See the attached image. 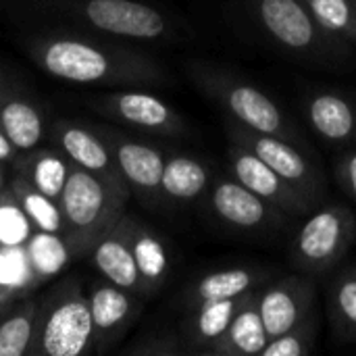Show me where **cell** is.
Wrapping results in <instances>:
<instances>
[{"label": "cell", "instance_id": "obj_1", "mask_svg": "<svg viewBox=\"0 0 356 356\" xmlns=\"http://www.w3.org/2000/svg\"><path fill=\"white\" fill-rule=\"evenodd\" d=\"M17 42L46 75L77 86L134 88L169 79L150 54L92 31L46 29L19 35Z\"/></svg>", "mask_w": 356, "mask_h": 356}, {"label": "cell", "instance_id": "obj_2", "mask_svg": "<svg viewBox=\"0 0 356 356\" xmlns=\"http://www.w3.org/2000/svg\"><path fill=\"white\" fill-rule=\"evenodd\" d=\"M8 6L117 40L163 42L179 31L169 15L140 0H8Z\"/></svg>", "mask_w": 356, "mask_h": 356}, {"label": "cell", "instance_id": "obj_3", "mask_svg": "<svg viewBox=\"0 0 356 356\" xmlns=\"http://www.w3.org/2000/svg\"><path fill=\"white\" fill-rule=\"evenodd\" d=\"M131 192L92 171L71 165L58 196L60 240L73 259H88L92 246L123 217Z\"/></svg>", "mask_w": 356, "mask_h": 356}, {"label": "cell", "instance_id": "obj_4", "mask_svg": "<svg viewBox=\"0 0 356 356\" xmlns=\"http://www.w3.org/2000/svg\"><path fill=\"white\" fill-rule=\"evenodd\" d=\"M186 73L196 90L215 102L227 119L240 127L284 136L305 144L300 129L288 117L284 106L250 79L209 60H188Z\"/></svg>", "mask_w": 356, "mask_h": 356}, {"label": "cell", "instance_id": "obj_5", "mask_svg": "<svg viewBox=\"0 0 356 356\" xmlns=\"http://www.w3.org/2000/svg\"><path fill=\"white\" fill-rule=\"evenodd\" d=\"M92 348V315L79 275H67L38 298L29 356H83Z\"/></svg>", "mask_w": 356, "mask_h": 356}, {"label": "cell", "instance_id": "obj_6", "mask_svg": "<svg viewBox=\"0 0 356 356\" xmlns=\"http://www.w3.org/2000/svg\"><path fill=\"white\" fill-rule=\"evenodd\" d=\"M246 8L263 35L286 54L327 63L348 50V44L321 29L302 0H246Z\"/></svg>", "mask_w": 356, "mask_h": 356}, {"label": "cell", "instance_id": "obj_7", "mask_svg": "<svg viewBox=\"0 0 356 356\" xmlns=\"http://www.w3.org/2000/svg\"><path fill=\"white\" fill-rule=\"evenodd\" d=\"M294 232L288 248L294 271L313 280L330 275L356 242V217L348 207L321 202Z\"/></svg>", "mask_w": 356, "mask_h": 356}, {"label": "cell", "instance_id": "obj_8", "mask_svg": "<svg viewBox=\"0 0 356 356\" xmlns=\"http://www.w3.org/2000/svg\"><path fill=\"white\" fill-rule=\"evenodd\" d=\"M202 200L207 213L221 227L242 236H277L288 229L292 219L282 209L250 192L229 173L215 175Z\"/></svg>", "mask_w": 356, "mask_h": 356}, {"label": "cell", "instance_id": "obj_9", "mask_svg": "<svg viewBox=\"0 0 356 356\" xmlns=\"http://www.w3.org/2000/svg\"><path fill=\"white\" fill-rule=\"evenodd\" d=\"M229 142L242 144L263 159L277 175L305 194L315 207L325 200V175L319 163L307 152V144L294 142L275 134H261L240 127L234 121H225Z\"/></svg>", "mask_w": 356, "mask_h": 356}, {"label": "cell", "instance_id": "obj_10", "mask_svg": "<svg viewBox=\"0 0 356 356\" xmlns=\"http://www.w3.org/2000/svg\"><path fill=\"white\" fill-rule=\"evenodd\" d=\"M88 102L102 117L150 136L177 138L188 129L186 119L169 102L152 92L115 90L96 94Z\"/></svg>", "mask_w": 356, "mask_h": 356}, {"label": "cell", "instance_id": "obj_11", "mask_svg": "<svg viewBox=\"0 0 356 356\" xmlns=\"http://www.w3.org/2000/svg\"><path fill=\"white\" fill-rule=\"evenodd\" d=\"M108 142L117 161L119 173L127 184L129 192L146 207H163L161 202V179L165 169L167 152L150 142L136 140L115 127L96 125Z\"/></svg>", "mask_w": 356, "mask_h": 356}, {"label": "cell", "instance_id": "obj_12", "mask_svg": "<svg viewBox=\"0 0 356 356\" xmlns=\"http://www.w3.org/2000/svg\"><path fill=\"white\" fill-rule=\"evenodd\" d=\"M86 294L92 315L94 355H106L140 319L144 311V298L115 286L104 277L92 280Z\"/></svg>", "mask_w": 356, "mask_h": 356}, {"label": "cell", "instance_id": "obj_13", "mask_svg": "<svg viewBox=\"0 0 356 356\" xmlns=\"http://www.w3.org/2000/svg\"><path fill=\"white\" fill-rule=\"evenodd\" d=\"M257 307L269 338H275L317 309V280L305 273L275 275L257 290Z\"/></svg>", "mask_w": 356, "mask_h": 356}, {"label": "cell", "instance_id": "obj_14", "mask_svg": "<svg viewBox=\"0 0 356 356\" xmlns=\"http://www.w3.org/2000/svg\"><path fill=\"white\" fill-rule=\"evenodd\" d=\"M227 167L229 175L246 186L250 192L267 200L269 204L282 209L290 217H305L315 209V204L290 186L282 175H277L263 159L242 144L229 142L227 146Z\"/></svg>", "mask_w": 356, "mask_h": 356}, {"label": "cell", "instance_id": "obj_15", "mask_svg": "<svg viewBox=\"0 0 356 356\" xmlns=\"http://www.w3.org/2000/svg\"><path fill=\"white\" fill-rule=\"evenodd\" d=\"M50 142L77 167L92 171L113 184L127 186L119 173L117 161L104 136L96 125L73 119H56L48 129Z\"/></svg>", "mask_w": 356, "mask_h": 356}, {"label": "cell", "instance_id": "obj_16", "mask_svg": "<svg viewBox=\"0 0 356 356\" xmlns=\"http://www.w3.org/2000/svg\"><path fill=\"white\" fill-rule=\"evenodd\" d=\"M275 275L277 271L271 265H261V263H242V265L213 269L192 280L181 290L177 302L179 309L186 313L204 302L238 298L248 292H254Z\"/></svg>", "mask_w": 356, "mask_h": 356}, {"label": "cell", "instance_id": "obj_17", "mask_svg": "<svg viewBox=\"0 0 356 356\" xmlns=\"http://www.w3.org/2000/svg\"><path fill=\"white\" fill-rule=\"evenodd\" d=\"M300 106L309 127L323 142L340 148L356 144V100L350 94L317 88L302 96Z\"/></svg>", "mask_w": 356, "mask_h": 356}, {"label": "cell", "instance_id": "obj_18", "mask_svg": "<svg viewBox=\"0 0 356 356\" xmlns=\"http://www.w3.org/2000/svg\"><path fill=\"white\" fill-rule=\"evenodd\" d=\"M0 131L19 152L38 148L46 136L44 106L19 81L0 86Z\"/></svg>", "mask_w": 356, "mask_h": 356}, {"label": "cell", "instance_id": "obj_19", "mask_svg": "<svg viewBox=\"0 0 356 356\" xmlns=\"http://www.w3.org/2000/svg\"><path fill=\"white\" fill-rule=\"evenodd\" d=\"M125 217H127L129 240H131V248L138 265V277H140L138 294L144 300H150L163 290V286L171 277L173 254L169 242L159 232H154L152 227H148L146 223H142L140 219L127 213Z\"/></svg>", "mask_w": 356, "mask_h": 356}, {"label": "cell", "instance_id": "obj_20", "mask_svg": "<svg viewBox=\"0 0 356 356\" xmlns=\"http://www.w3.org/2000/svg\"><path fill=\"white\" fill-rule=\"evenodd\" d=\"M88 261L94 265L100 277L113 282L115 286L129 290L138 294L140 288V277H138V265L129 240V229H127V217H123L92 246ZM140 296V294H138Z\"/></svg>", "mask_w": 356, "mask_h": 356}, {"label": "cell", "instance_id": "obj_21", "mask_svg": "<svg viewBox=\"0 0 356 356\" xmlns=\"http://www.w3.org/2000/svg\"><path fill=\"white\" fill-rule=\"evenodd\" d=\"M215 173L211 165L188 152H171L165 159L161 179V202L163 207H186L204 198Z\"/></svg>", "mask_w": 356, "mask_h": 356}, {"label": "cell", "instance_id": "obj_22", "mask_svg": "<svg viewBox=\"0 0 356 356\" xmlns=\"http://www.w3.org/2000/svg\"><path fill=\"white\" fill-rule=\"evenodd\" d=\"M248 294L238 296V298H227V300L204 302L186 311V317L177 330L186 355L204 356L207 348L213 342H217L221 334L227 330V325L232 323V319L236 317V313L240 311Z\"/></svg>", "mask_w": 356, "mask_h": 356}, {"label": "cell", "instance_id": "obj_23", "mask_svg": "<svg viewBox=\"0 0 356 356\" xmlns=\"http://www.w3.org/2000/svg\"><path fill=\"white\" fill-rule=\"evenodd\" d=\"M269 336L263 325L259 307H257V290L250 292L221 334L217 342H213L204 356H261Z\"/></svg>", "mask_w": 356, "mask_h": 356}, {"label": "cell", "instance_id": "obj_24", "mask_svg": "<svg viewBox=\"0 0 356 356\" xmlns=\"http://www.w3.org/2000/svg\"><path fill=\"white\" fill-rule=\"evenodd\" d=\"M71 161L54 146V148H31L25 152H19L13 161V169L17 175L25 177L31 186H35L40 192L50 196L58 202V196L63 192V186L71 171Z\"/></svg>", "mask_w": 356, "mask_h": 356}, {"label": "cell", "instance_id": "obj_25", "mask_svg": "<svg viewBox=\"0 0 356 356\" xmlns=\"http://www.w3.org/2000/svg\"><path fill=\"white\" fill-rule=\"evenodd\" d=\"M327 321L342 344H356V265L334 269L327 284Z\"/></svg>", "mask_w": 356, "mask_h": 356}, {"label": "cell", "instance_id": "obj_26", "mask_svg": "<svg viewBox=\"0 0 356 356\" xmlns=\"http://www.w3.org/2000/svg\"><path fill=\"white\" fill-rule=\"evenodd\" d=\"M38 317V300H21L0 309V356H29Z\"/></svg>", "mask_w": 356, "mask_h": 356}, {"label": "cell", "instance_id": "obj_27", "mask_svg": "<svg viewBox=\"0 0 356 356\" xmlns=\"http://www.w3.org/2000/svg\"><path fill=\"white\" fill-rule=\"evenodd\" d=\"M6 190L15 198L17 207L21 209L27 223H31L42 234H58L60 236V211L58 202L40 192L35 186H31L25 177L13 175L8 177Z\"/></svg>", "mask_w": 356, "mask_h": 356}, {"label": "cell", "instance_id": "obj_28", "mask_svg": "<svg viewBox=\"0 0 356 356\" xmlns=\"http://www.w3.org/2000/svg\"><path fill=\"white\" fill-rule=\"evenodd\" d=\"M313 19L336 40L356 44V0H302Z\"/></svg>", "mask_w": 356, "mask_h": 356}, {"label": "cell", "instance_id": "obj_29", "mask_svg": "<svg viewBox=\"0 0 356 356\" xmlns=\"http://www.w3.org/2000/svg\"><path fill=\"white\" fill-rule=\"evenodd\" d=\"M321 330V317L319 309L311 311L305 319H300L296 325L286 330L284 334L269 338L261 356H307L311 355L317 346Z\"/></svg>", "mask_w": 356, "mask_h": 356}, {"label": "cell", "instance_id": "obj_30", "mask_svg": "<svg viewBox=\"0 0 356 356\" xmlns=\"http://www.w3.org/2000/svg\"><path fill=\"white\" fill-rule=\"evenodd\" d=\"M123 356H186L177 332H152L121 350Z\"/></svg>", "mask_w": 356, "mask_h": 356}, {"label": "cell", "instance_id": "obj_31", "mask_svg": "<svg viewBox=\"0 0 356 356\" xmlns=\"http://www.w3.org/2000/svg\"><path fill=\"white\" fill-rule=\"evenodd\" d=\"M336 179L346 196L356 202V146H348L336 161Z\"/></svg>", "mask_w": 356, "mask_h": 356}, {"label": "cell", "instance_id": "obj_32", "mask_svg": "<svg viewBox=\"0 0 356 356\" xmlns=\"http://www.w3.org/2000/svg\"><path fill=\"white\" fill-rule=\"evenodd\" d=\"M19 150L10 144V140L0 131V163L4 165H13V161L17 159Z\"/></svg>", "mask_w": 356, "mask_h": 356}, {"label": "cell", "instance_id": "obj_33", "mask_svg": "<svg viewBox=\"0 0 356 356\" xmlns=\"http://www.w3.org/2000/svg\"><path fill=\"white\" fill-rule=\"evenodd\" d=\"M13 81H17V77H15L8 69H4V67L0 65V86H4V83H13Z\"/></svg>", "mask_w": 356, "mask_h": 356}, {"label": "cell", "instance_id": "obj_34", "mask_svg": "<svg viewBox=\"0 0 356 356\" xmlns=\"http://www.w3.org/2000/svg\"><path fill=\"white\" fill-rule=\"evenodd\" d=\"M6 186H8V175H6L4 163H0V194L6 192Z\"/></svg>", "mask_w": 356, "mask_h": 356}]
</instances>
